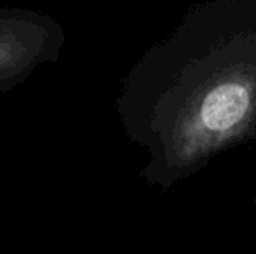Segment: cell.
Here are the masks:
<instances>
[{
	"mask_svg": "<svg viewBox=\"0 0 256 254\" xmlns=\"http://www.w3.org/2000/svg\"><path fill=\"white\" fill-rule=\"evenodd\" d=\"M64 44L66 31L51 14L0 7V94L24 84L42 64L56 63Z\"/></svg>",
	"mask_w": 256,
	"mask_h": 254,
	"instance_id": "1",
	"label": "cell"
},
{
	"mask_svg": "<svg viewBox=\"0 0 256 254\" xmlns=\"http://www.w3.org/2000/svg\"><path fill=\"white\" fill-rule=\"evenodd\" d=\"M251 106V91L239 80H228L208 92L200 120L209 131H228L244 119Z\"/></svg>",
	"mask_w": 256,
	"mask_h": 254,
	"instance_id": "2",
	"label": "cell"
}]
</instances>
